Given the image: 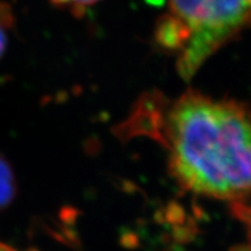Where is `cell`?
<instances>
[{
  "label": "cell",
  "mask_w": 251,
  "mask_h": 251,
  "mask_svg": "<svg viewBox=\"0 0 251 251\" xmlns=\"http://www.w3.org/2000/svg\"><path fill=\"white\" fill-rule=\"evenodd\" d=\"M50 1L58 7L67 8V9L75 10V12H81V10L86 9L87 7L99 3L101 0H50Z\"/></svg>",
  "instance_id": "4"
},
{
  "label": "cell",
  "mask_w": 251,
  "mask_h": 251,
  "mask_svg": "<svg viewBox=\"0 0 251 251\" xmlns=\"http://www.w3.org/2000/svg\"><path fill=\"white\" fill-rule=\"evenodd\" d=\"M9 17L5 12L0 10V58L3 56L4 51L7 49L8 44V31H9Z\"/></svg>",
  "instance_id": "5"
},
{
  "label": "cell",
  "mask_w": 251,
  "mask_h": 251,
  "mask_svg": "<svg viewBox=\"0 0 251 251\" xmlns=\"http://www.w3.org/2000/svg\"><path fill=\"white\" fill-rule=\"evenodd\" d=\"M16 194V182L12 168L7 160L0 156V210L9 204Z\"/></svg>",
  "instance_id": "3"
},
{
  "label": "cell",
  "mask_w": 251,
  "mask_h": 251,
  "mask_svg": "<svg viewBox=\"0 0 251 251\" xmlns=\"http://www.w3.org/2000/svg\"><path fill=\"white\" fill-rule=\"evenodd\" d=\"M163 142L185 190L231 202L251 196V110L242 104L185 94L165 113Z\"/></svg>",
  "instance_id": "1"
},
{
  "label": "cell",
  "mask_w": 251,
  "mask_h": 251,
  "mask_svg": "<svg viewBox=\"0 0 251 251\" xmlns=\"http://www.w3.org/2000/svg\"><path fill=\"white\" fill-rule=\"evenodd\" d=\"M159 45L175 55L182 78H191L227 41L251 27V0H164Z\"/></svg>",
  "instance_id": "2"
},
{
  "label": "cell",
  "mask_w": 251,
  "mask_h": 251,
  "mask_svg": "<svg viewBox=\"0 0 251 251\" xmlns=\"http://www.w3.org/2000/svg\"><path fill=\"white\" fill-rule=\"evenodd\" d=\"M0 251H20V250H16V249L10 248V246H8V245L1 244V242H0Z\"/></svg>",
  "instance_id": "6"
}]
</instances>
